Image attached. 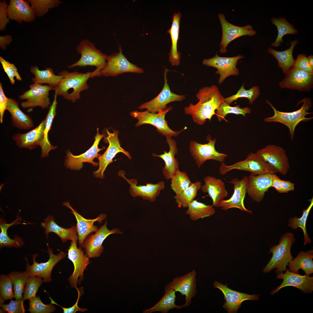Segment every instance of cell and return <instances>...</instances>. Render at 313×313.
<instances>
[{
  "instance_id": "6da1fadb",
  "label": "cell",
  "mask_w": 313,
  "mask_h": 313,
  "mask_svg": "<svg viewBox=\"0 0 313 313\" xmlns=\"http://www.w3.org/2000/svg\"><path fill=\"white\" fill-rule=\"evenodd\" d=\"M196 97L199 100L198 103L194 105L190 103L184 108V112L192 117L194 122L203 125L207 119L210 121L212 116L216 114L215 110L225 101V98L218 87L214 85L202 88Z\"/></svg>"
},
{
  "instance_id": "7a4b0ae2",
  "label": "cell",
  "mask_w": 313,
  "mask_h": 313,
  "mask_svg": "<svg viewBox=\"0 0 313 313\" xmlns=\"http://www.w3.org/2000/svg\"><path fill=\"white\" fill-rule=\"evenodd\" d=\"M296 241L293 234L286 232L279 239L278 244L273 245L270 249L269 254L272 253V256L267 264L263 268V272L267 273L276 269L277 274L284 272L288 262L294 258L291 253V249Z\"/></svg>"
},
{
  "instance_id": "3957f363",
  "label": "cell",
  "mask_w": 313,
  "mask_h": 313,
  "mask_svg": "<svg viewBox=\"0 0 313 313\" xmlns=\"http://www.w3.org/2000/svg\"><path fill=\"white\" fill-rule=\"evenodd\" d=\"M58 74L62 75L63 77L58 85L54 88L55 93L66 99L69 91L71 90L68 100L72 102H74L80 98L81 92L89 88L87 81L91 78L92 72L83 73L64 71Z\"/></svg>"
},
{
  "instance_id": "277c9868",
  "label": "cell",
  "mask_w": 313,
  "mask_h": 313,
  "mask_svg": "<svg viewBox=\"0 0 313 313\" xmlns=\"http://www.w3.org/2000/svg\"><path fill=\"white\" fill-rule=\"evenodd\" d=\"M267 103L271 107L274 112L272 117L265 118L264 121L266 122H278L287 126L289 130L290 138H294V130L298 124L301 121H307L313 119V117L307 118L306 116L312 114L308 110L311 107L312 102L310 98L305 97L299 101L298 104L303 103L301 107L299 110L291 112H285L278 110L272 103L266 99Z\"/></svg>"
},
{
  "instance_id": "5b68a950",
  "label": "cell",
  "mask_w": 313,
  "mask_h": 313,
  "mask_svg": "<svg viewBox=\"0 0 313 313\" xmlns=\"http://www.w3.org/2000/svg\"><path fill=\"white\" fill-rule=\"evenodd\" d=\"M77 52L81 55L80 59L68 67L94 66L96 69L92 72L91 78L99 76L101 71L105 66L108 56L97 49L94 44L88 39L82 41L77 46Z\"/></svg>"
},
{
  "instance_id": "8992f818",
  "label": "cell",
  "mask_w": 313,
  "mask_h": 313,
  "mask_svg": "<svg viewBox=\"0 0 313 313\" xmlns=\"http://www.w3.org/2000/svg\"><path fill=\"white\" fill-rule=\"evenodd\" d=\"M45 120L37 127L24 134L18 133L12 136L17 145L21 148L32 149L39 146L41 148V158L47 156L49 152L57 148L46 140L44 135Z\"/></svg>"
},
{
  "instance_id": "52a82bcc",
  "label": "cell",
  "mask_w": 313,
  "mask_h": 313,
  "mask_svg": "<svg viewBox=\"0 0 313 313\" xmlns=\"http://www.w3.org/2000/svg\"><path fill=\"white\" fill-rule=\"evenodd\" d=\"M234 170L248 171L254 175L268 174H276L277 173L256 152H252L245 159L230 165H226L222 162L219 168V173L222 175Z\"/></svg>"
},
{
  "instance_id": "ba28073f",
  "label": "cell",
  "mask_w": 313,
  "mask_h": 313,
  "mask_svg": "<svg viewBox=\"0 0 313 313\" xmlns=\"http://www.w3.org/2000/svg\"><path fill=\"white\" fill-rule=\"evenodd\" d=\"M172 109L170 106L163 111H160L157 113H152L147 111L139 112L137 110L130 112V115L133 118L137 119V122L135 125L138 127L144 124L152 125L156 128V130L160 134L166 137H176L182 131L187 128L185 127L180 131H174L168 126L167 121L165 119L166 113Z\"/></svg>"
},
{
  "instance_id": "9c48e42d",
  "label": "cell",
  "mask_w": 313,
  "mask_h": 313,
  "mask_svg": "<svg viewBox=\"0 0 313 313\" xmlns=\"http://www.w3.org/2000/svg\"><path fill=\"white\" fill-rule=\"evenodd\" d=\"M206 140L208 143L203 144L195 141L190 142L189 148L191 155L199 168L208 160H213L222 163L224 162L228 156L227 154L220 153L215 150L216 138L212 139L211 136L208 135Z\"/></svg>"
},
{
  "instance_id": "30bf717a",
  "label": "cell",
  "mask_w": 313,
  "mask_h": 313,
  "mask_svg": "<svg viewBox=\"0 0 313 313\" xmlns=\"http://www.w3.org/2000/svg\"><path fill=\"white\" fill-rule=\"evenodd\" d=\"M30 89L19 96L20 99L26 100L21 103L23 108H29L28 112L32 110L33 108L39 106L43 109L49 107L51 104L48 97L49 92L54 88L49 85L34 83L30 86Z\"/></svg>"
},
{
  "instance_id": "8fae6325",
  "label": "cell",
  "mask_w": 313,
  "mask_h": 313,
  "mask_svg": "<svg viewBox=\"0 0 313 313\" xmlns=\"http://www.w3.org/2000/svg\"><path fill=\"white\" fill-rule=\"evenodd\" d=\"M119 52L108 56L106 64L101 71L100 76H115L125 72L142 73L143 70L130 62L122 52L120 46Z\"/></svg>"
},
{
  "instance_id": "7c38bea8",
  "label": "cell",
  "mask_w": 313,
  "mask_h": 313,
  "mask_svg": "<svg viewBox=\"0 0 313 313\" xmlns=\"http://www.w3.org/2000/svg\"><path fill=\"white\" fill-rule=\"evenodd\" d=\"M108 136L106 137L109 143V145L105 152L99 156L98 158L99 167L98 169L94 172V176L96 177L103 179L104 177V172L108 165L113 162V159L119 153L122 152L131 159V157L130 153L125 150L121 146L118 139L119 131L113 130V132H110L106 130Z\"/></svg>"
},
{
  "instance_id": "4fadbf2b",
  "label": "cell",
  "mask_w": 313,
  "mask_h": 313,
  "mask_svg": "<svg viewBox=\"0 0 313 313\" xmlns=\"http://www.w3.org/2000/svg\"><path fill=\"white\" fill-rule=\"evenodd\" d=\"M256 153L277 172L284 175L287 174L290 166L286 151L282 148L269 145L258 150Z\"/></svg>"
},
{
  "instance_id": "5bb4252c",
  "label": "cell",
  "mask_w": 313,
  "mask_h": 313,
  "mask_svg": "<svg viewBox=\"0 0 313 313\" xmlns=\"http://www.w3.org/2000/svg\"><path fill=\"white\" fill-rule=\"evenodd\" d=\"M47 252L49 255L48 260L45 262L38 263L36 261L38 254L32 255L33 263L30 265L26 259V270L25 271L29 276H34L41 277L45 282H49L51 280V273L55 265L62 259L65 258L66 253L60 251L57 255L54 254L52 250L47 244Z\"/></svg>"
},
{
  "instance_id": "9a60e30c",
  "label": "cell",
  "mask_w": 313,
  "mask_h": 313,
  "mask_svg": "<svg viewBox=\"0 0 313 313\" xmlns=\"http://www.w3.org/2000/svg\"><path fill=\"white\" fill-rule=\"evenodd\" d=\"M169 70L165 68L164 73V83L159 94L150 101L144 103L138 108L140 110L146 109L148 111L154 113L163 111L167 107L169 103L175 101H180L185 99V95H178L172 92L168 83L167 72Z\"/></svg>"
},
{
  "instance_id": "2e32d148",
  "label": "cell",
  "mask_w": 313,
  "mask_h": 313,
  "mask_svg": "<svg viewBox=\"0 0 313 313\" xmlns=\"http://www.w3.org/2000/svg\"><path fill=\"white\" fill-rule=\"evenodd\" d=\"M97 131L93 145L85 152L78 156H75L69 151H67L65 162V165L66 168L72 170H79L83 167V163L85 162L90 163L94 166H98L99 163L94 162L93 160L100 155L98 153L105 148V147L102 148L98 147L100 141L104 137L105 135L99 134L98 128Z\"/></svg>"
},
{
  "instance_id": "e0dca14e",
  "label": "cell",
  "mask_w": 313,
  "mask_h": 313,
  "mask_svg": "<svg viewBox=\"0 0 313 313\" xmlns=\"http://www.w3.org/2000/svg\"><path fill=\"white\" fill-rule=\"evenodd\" d=\"M68 258L73 264L74 270L68 278L72 287H77L83 279V273L87 266L90 263L89 257L84 253L81 247L78 248L77 241H72L68 250Z\"/></svg>"
},
{
  "instance_id": "ac0fdd59",
  "label": "cell",
  "mask_w": 313,
  "mask_h": 313,
  "mask_svg": "<svg viewBox=\"0 0 313 313\" xmlns=\"http://www.w3.org/2000/svg\"><path fill=\"white\" fill-rule=\"evenodd\" d=\"M218 17L221 24L222 35L220 44L219 51L221 54L225 53L226 48L229 43L234 39L245 35L252 36L255 35L256 31L251 25H247L243 27L234 25L227 21L224 14L219 13Z\"/></svg>"
},
{
  "instance_id": "d6986e66",
  "label": "cell",
  "mask_w": 313,
  "mask_h": 313,
  "mask_svg": "<svg viewBox=\"0 0 313 313\" xmlns=\"http://www.w3.org/2000/svg\"><path fill=\"white\" fill-rule=\"evenodd\" d=\"M279 85L282 88L309 92L313 86V74L292 66Z\"/></svg>"
},
{
  "instance_id": "ffe728a7",
  "label": "cell",
  "mask_w": 313,
  "mask_h": 313,
  "mask_svg": "<svg viewBox=\"0 0 313 313\" xmlns=\"http://www.w3.org/2000/svg\"><path fill=\"white\" fill-rule=\"evenodd\" d=\"M276 278L283 279V281L271 291L270 293L272 295H274L282 288L289 286L295 287L305 294H311L313 290V277L309 275H301L291 272L287 268L284 273L281 272L277 274Z\"/></svg>"
},
{
  "instance_id": "44dd1931",
  "label": "cell",
  "mask_w": 313,
  "mask_h": 313,
  "mask_svg": "<svg viewBox=\"0 0 313 313\" xmlns=\"http://www.w3.org/2000/svg\"><path fill=\"white\" fill-rule=\"evenodd\" d=\"M244 57L241 54L232 57H221L217 55L216 52L214 57L209 59H204L202 63L204 65L217 69L216 74L220 75L218 82L221 84L228 77L239 75V70L236 68V65L238 61Z\"/></svg>"
},
{
  "instance_id": "7402d4cb",
  "label": "cell",
  "mask_w": 313,
  "mask_h": 313,
  "mask_svg": "<svg viewBox=\"0 0 313 313\" xmlns=\"http://www.w3.org/2000/svg\"><path fill=\"white\" fill-rule=\"evenodd\" d=\"M107 223L106 221L95 234H89L85 239L81 246L84 248L85 254L89 258L100 256L103 249V243L109 235L113 234L122 233L118 229L114 228L111 230H108Z\"/></svg>"
},
{
  "instance_id": "603a6c76",
  "label": "cell",
  "mask_w": 313,
  "mask_h": 313,
  "mask_svg": "<svg viewBox=\"0 0 313 313\" xmlns=\"http://www.w3.org/2000/svg\"><path fill=\"white\" fill-rule=\"evenodd\" d=\"M248 176H245L241 180L235 178L229 181L234 186L233 195L229 199L223 200L220 202L219 207L224 210L233 208H237L241 211L250 214L252 212L247 209L245 207L244 201L247 193Z\"/></svg>"
},
{
  "instance_id": "cb8c5ba5",
  "label": "cell",
  "mask_w": 313,
  "mask_h": 313,
  "mask_svg": "<svg viewBox=\"0 0 313 313\" xmlns=\"http://www.w3.org/2000/svg\"><path fill=\"white\" fill-rule=\"evenodd\" d=\"M118 175L124 178L130 185L129 191L133 197L140 196L143 199L154 202L159 195L161 191L165 188L164 182L160 181L156 184L147 183L146 185H137V181L134 179H129L125 176V172L120 171Z\"/></svg>"
},
{
  "instance_id": "d4e9b609",
  "label": "cell",
  "mask_w": 313,
  "mask_h": 313,
  "mask_svg": "<svg viewBox=\"0 0 313 313\" xmlns=\"http://www.w3.org/2000/svg\"><path fill=\"white\" fill-rule=\"evenodd\" d=\"M215 288L220 289L224 295L225 300L223 308L229 313H236L241 307L243 302L248 300H258L259 295L256 294L251 295L232 290L226 285H224L216 281L213 283Z\"/></svg>"
},
{
  "instance_id": "484cf974",
  "label": "cell",
  "mask_w": 313,
  "mask_h": 313,
  "mask_svg": "<svg viewBox=\"0 0 313 313\" xmlns=\"http://www.w3.org/2000/svg\"><path fill=\"white\" fill-rule=\"evenodd\" d=\"M196 272L193 270L183 276L174 278L169 283L175 292H179L182 296H185L186 301L182 305L183 307L190 305L192 298L196 293Z\"/></svg>"
},
{
  "instance_id": "4316f807",
  "label": "cell",
  "mask_w": 313,
  "mask_h": 313,
  "mask_svg": "<svg viewBox=\"0 0 313 313\" xmlns=\"http://www.w3.org/2000/svg\"><path fill=\"white\" fill-rule=\"evenodd\" d=\"M274 174H270L248 176L247 193L248 196L256 202H259L263 199L265 192L271 187Z\"/></svg>"
},
{
  "instance_id": "83f0119b",
  "label": "cell",
  "mask_w": 313,
  "mask_h": 313,
  "mask_svg": "<svg viewBox=\"0 0 313 313\" xmlns=\"http://www.w3.org/2000/svg\"><path fill=\"white\" fill-rule=\"evenodd\" d=\"M63 205L67 206L71 210V212L74 215L77 220L76 228L78 234L79 245L82 246L84 241L90 234L96 232L98 229L97 226L94 225V222L98 221L102 223V221L105 219L106 215L104 214H100L97 218L94 219H87L80 214L70 205L69 202H64Z\"/></svg>"
},
{
  "instance_id": "f1b7e54d",
  "label": "cell",
  "mask_w": 313,
  "mask_h": 313,
  "mask_svg": "<svg viewBox=\"0 0 313 313\" xmlns=\"http://www.w3.org/2000/svg\"><path fill=\"white\" fill-rule=\"evenodd\" d=\"M204 184L201 189L202 192L207 193L212 201V205L219 207L220 202L228 195L224 182L219 178L210 176L204 177Z\"/></svg>"
},
{
  "instance_id": "f546056e",
  "label": "cell",
  "mask_w": 313,
  "mask_h": 313,
  "mask_svg": "<svg viewBox=\"0 0 313 313\" xmlns=\"http://www.w3.org/2000/svg\"><path fill=\"white\" fill-rule=\"evenodd\" d=\"M29 4L23 0H10L7 8L9 18L19 23L34 21L36 15Z\"/></svg>"
},
{
  "instance_id": "4dcf8cb0",
  "label": "cell",
  "mask_w": 313,
  "mask_h": 313,
  "mask_svg": "<svg viewBox=\"0 0 313 313\" xmlns=\"http://www.w3.org/2000/svg\"><path fill=\"white\" fill-rule=\"evenodd\" d=\"M166 138L170 148L169 152L164 151L163 154L157 155L153 154L152 155L161 158L164 161L165 165L162 168V172L165 178L168 180L170 179L179 170V162L175 158V155L178 152L176 141L171 137Z\"/></svg>"
},
{
  "instance_id": "1f68e13d",
  "label": "cell",
  "mask_w": 313,
  "mask_h": 313,
  "mask_svg": "<svg viewBox=\"0 0 313 313\" xmlns=\"http://www.w3.org/2000/svg\"><path fill=\"white\" fill-rule=\"evenodd\" d=\"M41 225L45 229V234L47 238L49 233L53 232L60 238L63 242H65L68 240L77 241L79 240L76 226L73 225L68 228L61 227L55 222L52 216H47L44 221L41 223Z\"/></svg>"
},
{
  "instance_id": "d6a6232c",
  "label": "cell",
  "mask_w": 313,
  "mask_h": 313,
  "mask_svg": "<svg viewBox=\"0 0 313 313\" xmlns=\"http://www.w3.org/2000/svg\"><path fill=\"white\" fill-rule=\"evenodd\" d=\"M7 110L11 115L12 123L15 127L26 130L30 129L34 126L30 116L21 110L18 102L14 99L8 98Z\"/></svg>"
},
{
  "instance_id": "836d02e7",
  "label": "cell",
  "mask_w": 313,
  "mask_h": 313,
  "mask_svg": "<svg viewBox=\"0 0 313 313\" xmlns=\"http://www.w3.org/2000/svg\"><path fill=\"white\" fill-rule=\"evenodd\" d=\"M181 17L180 12L174 13L171 27L167 31V32L170 34L171 37L172 45L169 54V61L173 66H178L180 63L181 53L177 50V43Z\"/></svg>"
},
{
  "instance_id": "e575fe53",
  "label": "cell",
  "mask_w": 313,
  "mask_h": 313,
  "mask_svg": "<svg viewBox=\"0 0 313 313\" xmlns=\"http://www.w3.org/2000/svg\"><path fill=\"white\" fill-rule=\"evenodd\" d=\"M313 250L306 252L301 251L295 258L290 261L287 265L289 270L299 274V270L302 269L305 274L310 275L313 273Z\"/></svg>"
},
{
  "instance_id": "d590c367",
  "label": "cell",
  "mask_w": 313,
  "mask_h": 313,
  "mask_svg": "<svg viewBox=\"0 0 313 313\" xmlns=\"http://www.w3.org/2000/svg\"><path fill=\"white\" fill-rule=\"evenodd\" d=\"M165 293L161 299L153 307L143 311L144 313H151L160 312L167 313L174 308L177 310L183 307L182 305H177L175 303L176 296L175 291L170 287L169 284H167L165 287Z\"/></svg>"
},
{
  "instance_id": "8d00e7d4",
  "label": "cell",
  "mask_w": 313,
  "mask_h": 313,
  "mask_svg": "<svg viewBox=\"0 0 313 313\" xmlns=\"http://www.w3.org/2000/svg\"><path fill=\"white\" fill-rule=\"evenodd\" d=\"M298 41L294 40L291 41L288 49L282 51H277L270 48L268 53L272 55L278 62V67H280L283 73L285 74L293 66L294 60L293 56V51L294 46L298 44Z\"/></svg>"
},
{
  "instance_id": "74e56055",
  "label": "cell",
  "mask_w": 313,
  "mask_h": 313,
  "mask_svg": "<svg viewBox=\"0 0 313 313\" xmlns=\"http://www.w3.org/2000/svg\"><path fill=\"white\" fill-rule=\"evenodd\" d=\"M21 217L19 216V213L15 220L10 223H7L3 220H0L1 248L4 247H20L23 245L24 242L23 240L19 236H16L13 239H12L8 236L7 233V230L9 227L14 225L23 224L21 222Z\"/></svg>"
},
{
  "instance_id": "f35d334b",
  "label": "cell",
  "mask_w": 313,
  "mask_h": 313,
  "mask_svg": "<svg viewBox=\"0 0 313 313\" xmlns=\"http://www.w3.org/2000/svg\"><path fill=\"white\" fill-rule=\"evenodd\" d=\"M30 70L35 76L32 79L34 83H47L54 88L58 85L63 77L61 75L55 74L50 68H48L45 70H40L36 66H32Z\"/></svg>"
},
{
  "instance_id": "ab89813d",
  "label": "cell",
  "mask_w": 313,
  "mask_h": 313,
  "mask_svg": "<svg viewBox=\"0 0 313 313\" xmlns=\"http://www.w3.org/2000/svg\"><path fill=\"white\" fill-rule=\"evenodd\" d=\"M187 208L186 213L193 221L210 216L215 211L212 205H207L194 199L189 204Z\"/></svg>"
},
{
  "instance_id": "60d3db41",
  "label": "cell",
  "mask_w": 313,
  "mask_h": 313,
  "mask_svg": "<svg viewBox=\"0 0 313 313\" xmlns=\"http://www.w3.org/2000/svg\"><path fill=\"white\" fill-rule=\"evenodd\" d=\"M272 23L276 27L278 34L275 41L271 44L270 46L278 47L283 42V37L287 34H296L298 30L294 26L289 23L285 18H273L271 20Z\"/></svg>"
},
{
  "instance_id": "b9f144b4",
  "label": "cell",
  "mask_w": 313,
  "mask_h": 313,
  "mask_svg": "<svg viewBox=\"0 0 313 313\" xmlns=\"http://www.w3.org/2000/svg\"><path fill=\"white\" fill-rule=\"evenodd\" d=\"M310 204L307 208L303 210V214L301 217L298 218L296 216L292 217L289 219L288 225L294 230L297 229L298 228H301L303 232L304 241L303 246L311 242L312 241L310 238L306 231V222L310 211L313 206V197L309 200Z\"/></svg>"
},
{
  "instance_id": "7bdbcfd3",
  "label": "cell",
  "mask_w": 313,
  "mask_h": 313,
  "mask_svg": "<svg viewBox=\"0 0 313 313\" xmlns=\"http://www.w3.org/2000/svg\"><path fill=\"white\" fill-rule=\"evenodd\" d=\"M201 183L196 181L181 193L175 195L174 198L178 206L181 207L187 208L189 204L194 199L197 195V192L200 190Z\"/></svg>"
},
{
  "instance_id": "ee69618b",
  "label": "cell",
  "mask_w": 313,
  "mask_h": 313,
  "mask_svg": "<svg viewBox=\"0 0 313 313\" xmlns=\"http://www.w3.org/2000/svg\"><path fill=\"white\" fill-rule=\"evenodd\" d=\"M171 189L175 195H178L189 187L192 184L191 180L184 171L178 170L171 178Z\"/></svg>"
},
{
  "instance_id": "f6af8a7d",
  "label": "cell",
  "mask_w": 313,
  "mask_h": 313,
  "mask_svg": "<svg viewBox=\"0 0 313 313\" xmlns=\"http://www.w3.org/2000/svg\"><path fill=\"white\" fill-rule=\"evenodd\" d=\"M12 282L14 297L16 299L23 297L24 287L29 276L26 271L23 272H13L8 275Z\"/></svg>"
},
{
  "instance_id": "bcb514c9",
  "label": "cell",
  "mask_w": 313,
  "mask_h": 313,
  "mask_svg": "<svg viewBox=\"0 0 313 313\" xmlns=\"http://www.w3.org/2000/svg\"><path fill=\"white\" fill-rule=\"evenodd\" d=\"M260 92L259 87L258 86H254L250 89L247 90L244 88V84L239 89L237 93L235 94L225 98V101L230 105L232 102L240 98L245 97L248 98L249 103H254L255 99L259 96Z\"/></svg>"
},
{
  "instance_id": "7dc6e473",
  "label": "cell",
  "mask_w": 313,
  "mask_h": 313,
  "mask_svg": "<svg viewBox=\"0 0 313 313\" xmlns=\"http://www.w3.org/2000/svg\"><path fill=\"white\" fill-rule=\"evenodd\" d=\"M251 112V109L249 107L241 108L239 105L232 107L224 101L216 110V115L218 121H221L224 120H225V117L229 114H241L245 117L246 114H250Z\"/></svg>"
},
{
  "instance_id": "c3c4849f",
  "label": "cell",
  "mask_w": 313,
  "mask_h": 313,
  "mask_svg": "<svg viewBox=\"0 0 313 313\" xmlns=\"http://www.w3.org/2000/svg\"><path fill=\"white\" fill-rule=\"evenodd\" d=\"M27 1L30 3L35 15L37 16L43 15L49 9L57 6L61 3L58 0H29Z\"/></svg>"
},
{
  "instance_id": "681fc988",
  "label": "cell",
  "mask_w": 313,
  "mask_h": 313,
  "mask_svg": "<svg viewBox=\"0 0 313 313\" xmlns=\"http://www.w3.org/2000/svg\"><path fill=\"white\" fill-rule=\"evenodd\" d=\"M43 281L41 277L29 276L24 290L23 298L24 300L27 299L30 301L36 297V293Z\"/></svg>"
},
{
  "instance_id": "f907efd6",
  "label": "cell",
  "mask_w": 313,
  "mask_h": 313,
  "mask_svg": "<svg viewBox=\"0 0 313 313\" xmlns=\"http://www.w3.org/2000/svg\"><path fill=\"white\" fill-rule=\"evenodd\" d=\"M29 311L32 313H49L53 312L55 307L52 303L46 305L41 301L39 296L30 301Z\"/></svg>"
},
{
  "instance_id": "816d5d0a",
  "label": "cell",
  "mask_w": 313,
  "mask_h": 313,
  "mask_svg": "<svg viewBox=\"0 0 313 313\" xmlns=\"http://www.w3.org/2000/svg\"><path fill=\"white\" fill-rule=\"evenodd\" d=\"M12 284L8 275L2 274L0 277V290L2 301L11 299L14 296Z\"/></svg>"
},
{
  "instance_id": "f5cc1de1",
  "label": "cell",
  "mask_w": 313,
  "mask_h": 313,
  "mask_svg": "<svg viewBox=\"0 0 313 313\" xmlns=\"http://www.w3.org/2000/svg\"><path fill=\"white\" fill-rule=\"evenodd\" d=\"M0 62L4 71L7 74L10 83L12 84L14 83V77L19 81L22 80L17 68L13 63H11L6 61L1 56L0 57Z\"/></svg>"
},
{
  "instance_id": "db71d44e",
  "label": "cell",
  "mask_w": 313,
  "mask_h": 313,
  "mask_svg": "<svg viewBox=\"0 0 313 313\" xmlns=\"http://www.w3.org/2000/svg\"><path fill=\"white\" fill-rule=\"evenodd\" d=\"M24 299L23 297L21 298L11 300L8 304H2L1 306L5 311L9 313H23L26 311L23 305Z\"/></svg>"
},
{
  "instance_id": "11a10c76",
  "label": "cell",
  "mask_w": 313,
  "mask_h": 313,
  "mask_svg": "<svg viewBox=\"0 0 313 313\" xmlns=\"http://www.w3.org/2000/svg\"><path fill=\"white\" fill-rule=\"evenodd\" d=\"M294 68L310 73L313 74V68L310 64L305 54H300L294 60L293 66Z\"/></svg>"
},
{
  "instance_id": "9f6ffc18",
  "label": "cell",
  "mask_w": 313,
  "mask_h": 313,
  "mask_svg": "<svg viewBox=\"0 0 313 313\" xmlns=\"http://www.w3.org/2000/svg\"><path fill=\"white\" fill-rule=\"evenodd\" d=\"M8 5L6 1L0 2V30L3 31L9 21L7 8Z\"/></svg>"
},
{
  "instance_id": "6f0895ef",
  "label": "cell",
  "mask_w": 313,
  "mask_h": 313,
  "mask_svg": "<svg viewBox=\"0 0 313 313\" xmlns=\"http://www.w3.org/2000/svg\"><path fill=\"white\" fill-rule=\"evenodd\" d=\"M75 288L77 290L78 292V298L76 303L72 306L68 308L63 307L57 303L50 297H49V299L51 300V303L61 307L63 310V312L64 313H75L78 311L83 312L87 310V309L80 308L78 306V303L79 299L82 294L81 291L83 290L82 288H80L79 289L77 287Z\"/></svg>"
},
{
  "instance_id": "680465c9",
  "label": "cell",
  "mask_w": 313,
  "mask_h": 313,
  "mask_svg": "<svg viewBox=\"0 0 313 313\" xmlns=\"http://www.w3.org/2000/svg\"><path fill=\"white\" fill-rule=\"evenodd\" d=\"M8 98L5 95L2 85L0 83V121L2 123L4 112L7 109Z\"/></svg>"
},
{
  "instance_id": "91938a15",
  "label": "cell",
  "mask_w": 313,
  "mask_h": 313,
  "mask_svg": "<svg viewBox=\"0 0 313 313\" xmlns=\"http://www.w3.org/2000/svg\"><path fill=\"white\" fill-rule=\"evenodd\" d=\"M279 181L285 192L287 193L290 191H293L294 184L289 181H285L279 178Z\"/></svg>"
},
{
  "instance_id": "94428289",
  "label": "cell",
  "mask_w": 313,
  "mask_h": 313,
  "mask_svg": "<svg viewBox=\"0 0 313 313\" xmlns=\"http://www.w3.org/2000/svg\"><path fill=\"white\" fill-rule=\"evenodd\" d=\"M12 38L11 36L7 35L0 36V46L3 50H4L7 46L11 42Z\"/></svg>"
},
{
  "instance_id": "6125c7cd",
  "label": "cell",
  "mask_w": 313,
  "mask_h": 313,
  "mask_svg": "<svg viewBox=\"0 0 313 313\" xmlns=\"http://www.w3.org/2000/svg\"><path fill=\"white\" fill-rule=\"evenodd\" d=\"M279 178L276 174H274L271 187L274 188L280 193H285L279 181Z\"/></svg>"
},
{
  "instance_id": "be15d7a7",
  "label": "cell",
  "mask_w": 313,
  "mask_h": 313,
  "mask_svg": "<svg viewBox=\"0 0 313 313\" xmlns=\"http://www.w3.org/2000/svg\"><path fill=\"white\" fill-rule=\"evenodd\" d=\"M309 62L310 65L313 68V56L311 55L307 57Z\"/></svg>"
}]
</instances>
